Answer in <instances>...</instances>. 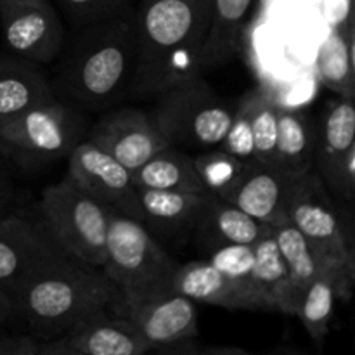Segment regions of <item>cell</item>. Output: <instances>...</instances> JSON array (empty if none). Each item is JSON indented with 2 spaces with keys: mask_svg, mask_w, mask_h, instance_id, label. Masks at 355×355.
Returning a JSON list of instances; mask_svg holds the SVG:
<instances>
[{
  "mask_svg": "<svg viewBox=\"0 0 355 355\" xmlns=\"http://www.w3.org/2000/svg\"><path fill=\"white\" fill-rule=\"evenodd\" d=\"M132 12L73 28L66 35L51 78L55 99L82 111H103L130 96L135 66Z\"/></svg>",
  "mask_w": 355,
  "mask_h": 355,
  "instance_id": "6da1fadb",
  "label": "cell"
},
{
  "mask_svg": "<svg viewBox=\"0 0 355 355\" xmlns=\"http://www.w3.org/2000/svg\"><path fill=\"white\" fill-rule=\"evenodd\" d=\"M132 16L135 66L130 96L156 97L201 75L210 0H141Z\"/></svg>",
  "mask_w": 355,
  "mask_h": 355,
  "instance_id": "7a4b0ae2",
  "label": "cell"
},
{
  "mask_svg": "<svg viewBox=\"0 0 355 355\" xmlns=\"http://www.w3.org/2000/svg\"><path fill=\"white\" fill-rule=\"evenodd\" d=\"M121 291L101 267L73 259L23 288L16 295L24 331L49 342L103 314L120 300Z\"/></svg>",
  "mask_w": 355,
  "mask_h": 355,
  "instance_id": "3957f363",
  "label": "cell"
},
{
  "mask_svg": "<svg viewBox=\"0 0 355 355\" xmlns=\"http://www.w3.org/2000/svg\"><path fill=\"white\" fill-rule=\"evenodd\" d=\"M234 111L236 103L218 96L203 76L196 75L156 96L151 113L170 146L203 151L218 148Z\"/></svg>",
  "mask_w": 355,
  "mask_h": 355,
  "instance_id": "277c9868",
  "label": "cell"
},
{
  "mask_svg": "<svg viewBox=\"0 0 355 355\" xmlns=\"http://www.w3.org/2000/svg\"><path fill=\"white\" fill-rule=\"evenodd\" d=\"M177 262L144 224L111 208L106 255L101 269L121 295H141L165 290Z\"/></svg>",
  "mask_w": 355,
  "mask_h": 355,
  "instance_id": "5b68a950",
  "label": "cell"
},
{
  "mask_svg": "<svg viewBox=\"0 0 355 355\" xmlns=\"http://www.w3.org/2000/svg\"><path fill=\"white\" fill-rule=\"evenodd\" d=\"M111 208L68 175L42 191L38 215L75 259L103 267Z\"/></svg>",
  "mask_w": 355,
  "mask_h": 355,
  "instance_id": "8992f818",
  "label": "cell"
},
{
  "mask_svg": "<svg viewBox=\"0 0 355 355\" xmlns=\"http://www.w3.org/2000/svg\"><path fill=\"white\" fill-rule=\"evenodd\" d=\"M85 134L82 110L52 99L0 125V151L21 165H47L68 158Z\"/></svg>",
  "mask_w": 355,
  "mask_h": 355,
  "instance_id": "52a82bcc",
  "label": "cell"
},
{
  "mask_svg": "<svg viewBox=\"0 0 355 355\" xmlns=\"http://www.w3.org/2000/svg\"><path fill=\"white\" fill-rule=\"evenodd\" d=\"M73 259L40 215L9 211L0 217V284L14 297L38 276Z\"/></svg>",
  "mask_w": 355,
  "mask_h": 355,
  "instance_id": "ba28073f",
  "label": "cell"
},
{
  "mask_svg": "<svg viewBox=\"0 0 355 355\" xmlns=\"http://www.w3.org/2000/svg\"><path fill=\"white\" fill-rule=\"evenodd\" d=\"M288 222L322 259L355 267L352 239L336 211L331 193L315 170L295 179L288 200Z\"/></svg>",
  "mask_w": 355,
  "mask_h": 355,
  "instance_id": "9c48e42d",
  "label": "cell"
},
{
  "mask_svg": "<svg viewBox=\"0 0 355 355\" xmlns=\"http://www.w3.org/2000/svg\"><path fill=\"white\" fill-rule=\"evenodd\" d=\"M3 42L10 54L51 64L61 54L66 30L51 0H0Z\"/></svg>",
  "mask_w": 355,
  "mask_h": 355,
  "instance_id": "30bf717a",
  "label": "cell"
},
{
  "mask_svg": "<svg viewBox=\"0 0 355 355\" xmlns=\"http://www.w3.org/2000/svg\"><path fill=\"white\" fill-rule=\"evenodd\" d=\"M111 314L125 319L153 349L200 335L196 304L165 288L141 295H121ZM149 352V354H151Z\"/></svg>",
  "mask_w": 355,
  "mask_h": 355,
  "instance_id": "8fae6325",
  "label": "cell"
},
{
  "mask_svg": "<svg viewBox=\"0 0 355 355\" xmlns=\"http://www.w3.org/2000/svg\"><path fill=\"white\" fill-rule=\"evenodd\" d=\"M314 170L331 194L352 201L355 194V110L352 99L328 101L315 125Z\"/></svg>",
  "mask_w": 355,
  "mask_h": 355,
  "instance_id": "7c38bea8",
  "label": "cell"
},
{
  "mask_svg": "<svg viewBox=\"0 0 355 355\" xmlns=\"http://www.w3.org/2000/svg\"><path fill=\"white\" fill-rule=\"evenodd\" d=\"M69 179L104 205L142 222V207L134 172L83 139L68 156Z\"/></svg>",
  "mask_w": 355,
  "mask_h": 355,
  "instance_id": "4fadbf2b",
  "label": "cell"
},
{
  "mask_svg": "<svg viewBox=\"0 0 355 355\" xmlns=\"http://www.w3.org/2000/svg\"><path fill=\"white\" fill-rule=\"evenodd\" d=\"M87 141L132 172L170 146L153 113L139 107H111L87 132Z\"/></svg>",
  "mask_w": 355,
  "mask_h": 355,
  "instance_id": "5bb4252c",
  "label": "cell"
},
{
  "mask_svg": "<svg viewBox=\"0 0 355 355\" xmlns=\"http://www.w3.org/2000/svg\"><path fill=\"white\" fill-rule=\"evenodd\" d=\"M151 345L134 326L113 314H103L49 342L38 343V355H146Z\"/></svg>",
  "mask_w": 355,
  "mask_h": 355,
  "instance_id": "9a60e30c",
  "label": "cell"
},
{
  "mask_svg": "<svg viewBox=\"0 0 355 355\" xmlns=\"http://www.w3.org/2000/svg\"><path fill=\"white\" fill-rule=\"evenodd\" d=\"M295 179L297 177L284 175L274 166L252 159L238 182L220 198L272 227L288 220V200Z\"/></svg>",
  "mask_w": 355,
  "mask_h": 355,
  "instance_id": "2e32d148",
  "label": "cell"
},
{
  "mask_svg": "<svg viewBox=\"0 0 355 355\" xmlns=\"http://www.w3.org/2000/svg\"><path fill=\"white\" fill-rule=\"evenodd\" d=\"M272 236L276 239L277 250L283 257L284 266H286L291 286L300 302L309 284L322 272L331 277L336 298L343 302L350 300L354 290L355 267L333 263L322 259L315 252L314 246L304 238V234L288 220L279 225H272Z\"/></svg>",
  "mask_w": 355,
  "mask_h": 355,
  "instance_id": "e0dca14e",
  "label": "cell"
},
{
  "mask_svg": "<svg viewBox=\"0 0 355 355\" xmlns=\"http://www.w3.org/2000/svg\"><path fill=\"white\" fill-rule=\"evenodd\" d=\"M170 290L191 298L194 304H207L229 311H267L269 305L260 295L229 279L207 259L177 266L168 284Z\"/></svg>",
  "mask_w": 355,
  "mask_h": 355,
  "instance_id": "ac0fdd59",
  "label": "cell"
},
{
  "mask_svg": "<svg viewBox=\"0 0 355 355\" xmlns=\"http://www.w3.org/2000/svg\"><path fill=\"white\" fill-rule=\"evenodd\" d=\"M270 225L262 224L217 194H205L193 229V238L203 252L225 245H255Z\"/></svg>",
  "mask_w": 355,
  "mask_h": 355,
  "instance_id": "d6986e66",
  "label": "cell"
},
{
  "mask_svg": "<svg viewBox=\"0 0 355 355\" xmlns=\"http://www.w3.org/2000/svg\"><path fill=\"white\" fill-rule=\"evenodd\" d=\"M52 99L51 80L40 64L10 52L0 54V125Z\"/></svg>",
  "mask_w": 355,
  "mask_h": 355,
  "instance_id": "ffe728a7",
  "label": "cell"
},
{
  "mask_svg": "<svg viewBox=\"0 0 355 355\" xmlns=\"http://www.w3.org/2000/svg\"><path fill=\"white\" fill-rule=\"evenodd\" d=\"M207 193L139 189L142 224L155 238L179 239L193 236L198 214Z\"/></svg>",
  "mask_w": 355,
  "mask_h": 355,
  "instance_id": "44dd1931",
  "label": "cell"
},
{
  "mask_svg": "<svg viewBox=\"0 0 355 355\" xmlns=\"http://www.w3.org/2000/svg\"><path fill=\"white\" fill-rule=\"evenodd\" d=\"M315 123L298 107H277V134L270 166L290 177L314 170Z\"/></svg>",
  "mask_w": 355,
  "mask_h": 355,
  "instance_id": "7402d4cb",
  "label": "cell"
},
{
  "mask_svg": "<svg viewBox=\"0 0 355 355\" xmlns=\"http://www.w3.org/2000/svg\"><path fill=\"white\" fill-rule=\"evenodd\" d=\"M253 281L270 312L298 314L300 298L291 286L286 266L272 236V227L253 245Z\"/></svg>",
  "mask_w": 355,
  "mask_h": 355,
  "instance_id": "603a6c76",
  "label": "cell"
},
{
  "mask_svg": "<svg viewBox=\"0 0 355 355\" xmlns=\"http://www.w3.org/2000/svg\"><path fill=\"white\" fill-rule=\"evenodd\" d=\"M252 2L253 0H210V23L201 51V68H218L234 58Z\"/></svg>",
  "mask_w": 355,
  "mask_h": 355,
  "instance_id": "cb8c5ba5",
  "label": "cell"
},
{
  "mask_svg": "<svg viewBox=\"0 0 355 355\" xmlns=\"http://www.w3.org/2000/svg\"><path fill=\"white\" fill-rule=\"evenodd\" d=\"M139 189L207 193L194 166L193 156L179 148L162 149L134 172Z\"/></svg>",
  "mask_w": 355,
  "mask_h": 355,
  "instance_id": "d4e9b609",
  "label": "cell"
},
{
  "mask_svg": "<svg viewBox=\"0 0 355 355\" xmlns=\"http://www.w3.org/2000/svg\"><path fill=\"white\" fill-rule=\"evenodd\" d=\"M319 82L338 96L352 99L355 90L354 71V24L335 26L319 47L315 55Z\"/></svg>",
  "mask_w": 355,
  "mask_h": 355,
  "instance_id": "484cf974",
  "label": "cell"
},
{
  "mask_svg": "<svg viewBox=\"0 0 355 355\" xmlns=\"http://www.w3.org/2000/svg\"><path fill=\"white\" fill-rule=\"evenodd\" d=\"M335 286L331 277L326 272L319 274L307 286L302 297L298 314L309 336L318 347H322V342L329 333V322L333 319V307H335Z\"/></svg>",
  "mask_w": 355,
  "mask_h": 355,
  "instance_id": "4316f807",
  "label": "cell"
},
{
  "mask_svg": "<svg viewBox=\"0 0 355 355\" xmlns=\"http://www.w3.org/2000/svg\"><path fill=\"white\" fill-rule=\"evenodd\" d=\"M250 118L253 134V158L270 165L277 134V107L279 101L266 89L248 90Z\"/></svg>",
  "mask_w": 355,
  "mask_h": 355,
  "instance_id": "83f0119b",
  "label": "cell"
},
{
  "mask_svg": "<svg viewBox=\"0 0 355 355\" xmlns=\"http://www.w3.org/2000/svg\"><path fill=\"white\" fill-rule=\"evenodd\" d=\"M193 159L207 193L217 194V196H220L222 193H225L229 187L238 182L250 163L222 151L220 148L198 151Z\"/></svg>",
  "mask_w": 355,
  "mask_h": 355,
  "instance_id": "f1b7e54d",
  "label": "cell"
},
{
  "mask_svg": "<svg viewBox=\"0 0 355 355\" xmlns=\"http://www.w3.org/2000/svg\"><path fill=\"white\" fill-rule=\"evenodd\" d=\"M73 28L96 24L130 12L135 0H54Z\"/></svg>",
  "mask_w": 355,
  "mask_h": 355,
  "instance_id": "f546056e",
  "label": "cell"
},
{
  "mask_svg": "<svg viewBox=\"0 0 355 355\" xmlns=\"http://www.w3.org/2000/svg\"><path fill=\"white\" fill-rule=\"evenodd\" d=\"M207 260L222 274L260 295L253 281V245H225L207 252ZM262 297V295H260ZM263 298V297H262Z\"/></svg>",
  "mask_w": 355,
  "mask_h": 355,
  "instance_id": "4dcf8cb0",
  "label": "cell"
},
{
  "mask_svg": "<svg viewBox=\"0 0 355 355\" xmlns=\"http://www.w3.org/2000/svg\"><path fill=\"white\" fill-rule=\"evenodd\" d=\"M222 151L243 159L252 162L253 158V134H252V118H250V96L248 92L236 101V111L232 116L231 125L225 132L224 139L218 144Z\"/></svg>",
  "mask_w": 355,
  "mask_h": 355,
  "instance_id": "1f68e13d",
  "label": "cell"
},
{
  "mask_svg": "<svg viewBox=\"0 0 355 355\" xmlns=\"http://www.w3.org/2000/svg\"><path fill=\"white\" fill-rule=\"evenodd\" d=\"M38 343L28 331H0V355H38Z\"/></svg>",
  "mask_w": 355,
  "mask_h": 355,
  "instance_id": "d6a6232c",
  "label": "cell"
},
{
  "mask_svg": "<svg viewBox=\"0 0 355 355\" xmlns=\"http://www.w3.org/2000/svg\"><path fill=\"white\" fill-rule=\"evenodd\" d=\"M10 326L23 328V321H21L19 307H17L14 293H10L7 288L0 284V331H19V329H14Z\"/></svg>",
  "mask_w": 355,
  "mask_h": 355,
  "instance_id": "836d02e7",
  "label": "cell"
},
{
  "mask_svg": "<svg viewBox=\"0 0 355 355\" xmlns=\"http://www.w3.org/2000/svg\"><path fill=\"white\" fill-rule=\"evenodd\" d=\"M14 182L10 179L9 170L0 162V211H10L14 203Z\"/></svg>",
  "mask_w": 355,
  "mask_h": 355,
  "instance_id": "e575fe53",
  "label": "cell"
},
{
  "mask_svg": "<svg viewBox=\"0 0 355 355\" xmlns=\"http://www.w3.org/2000/svg\"><path fill=\"white\" fill-rule=\"evenodd\" d=\"M10 211H12V210H10ZM7 214H9V211H0V217H3V215H7Z\"/></svg>",
  "mask_w": 355,
  "mask_h": 355,
  "instance_id": "d590c367",
  "label": "cell"
}]
</instances>
